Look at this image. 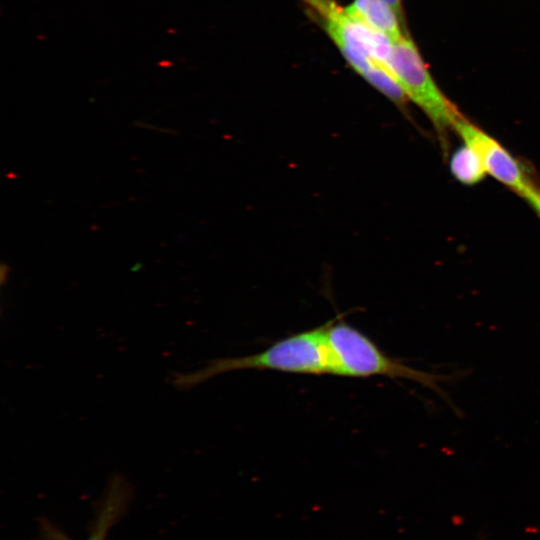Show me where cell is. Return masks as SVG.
<instances>
[{
  "instance_id": "1",
  "label": "cell",
  "mask_w": 540,
  "mask_h": 540,
  "mask_svg": "<svg viewBox=\"0 0 540 540\" xmlns=\"http://www.w3.org/2000/svg\"><path fill=\"white\" fill-rule=\"evenodd\" d=\"M328 325L290 335L255 354L213 360L200 370L175 376L173 383L189 388L221 373L247 369L334 375Z\"/></svg>"
},
{
  "instance_id": "2",
  "label": "cell",
  "mask_w": 540,
  "mask_h": 540,
  "mask_svg": "<svg viewBox=\"0 0 540 540\" xmlns=\"http://www.w3.org/2000/svg\"><path fill=\"white\" fill-rule=\"evenodd\" d=\"M319 19L325 32L350 66L371 86L401 109L407 96L393 75L371 57L380 45L382 33L350 16L335 0H302Z\"/></svg>"
},
{
  "instance_id": "3",
  "label": "cell",
  "mask_w": 540,
  "mask_h": 540,
  "mask_svg": "<svg viewBox=\"0 0 540 540\" xmlns=\"http://www.w3.org/2000/svg\"><path fill=\"white\" fill-rule=\"evenodd\" d=\"M328 341L336 376L355 378L385 376L412 380L439 390L440 377L414 369L388 356L366 334L342 318L337 317L329 321Z\"/></svg>"
},
{
  "instance_id": "4",
  "label": "cell",
  "mask_w": 540,
  "mask_h": 540,
  "mask_svg": "<svg viewBox=\"0 0 540 540\" xmlns=\"http://www.w3.org/2000/svg\"><path fill=\"white\" fill-rule=\"evenodd\" d=\"M388 69L408 99L424 111L439 133L453 128L461 114L440 91L407 34L393 42Z\"/></svg>"
},
{
  "instance_id": "5",
  "label": "cell",
  "mask_w": 540,
  "mask_h": 540,
  "mask_svg": "<svg viewBox=\"0 0 540 540\" xmlns=\"http://www.w3.org/2000/svg\"><path fill=\"white\" fill-rule=\"evenodd\" d=\"M453 128L465 144L477 152L486 172L495 179L524 199L538 189L526 176L519 162L501 144L462 115L457 118Z\"/></svg>"
},
{
  "instance_id": "6",
  "label": "cell",
  "mask_w": 540,
  "mask_h": 540,
  "mask_svg": "<svg viewBox=\"0 0 540 540\" xmlns=\"http://www.w3.org/2000/svg\"><path fill=\"white\" fill-rule=\"evenodd\" d=\"M127 492L128 488L122 479H113L88 540H105L109 528L118 519L120 512H122L127 498ZM42 531L41 540H70L49 524H46Z\"/></svg>"
},
{
  "instance_id": "7",
  "label": "cell",
  "mask_w": 540,
  "mask_h": 540,
  "mask_svg": "<svg viewBox=\"0 0 540 540\" xmlns=\"http://www.w3.org/2000/svg\"><path fill=\"white\" fill-rule=\"evenodd\" d=\"M345 9L350 16L387 35L393 41L406 34L401 27L402 20L385 0H353Z\"/></svg>"
},
{
  "instance_id": "8",
  "label": "cell",
  "mask_w": 540,
  "mask_h": 540,
  "mask_svg": "<svg viewBox=\"0 0 540 540\" xmlns=\"http://www.w3.org/2000/svg\"><path fill=\"white\" fill-rule=\"evenodd\" d=\"M450 168L455 178L467 185L479 183L486 174L479 155L467 144L454 152Z\"/></svg>"
},
{
  "instance_id": "9",
  "label": "cell",
  "mask_w": 540,
  "mask_h": 540,
  "mask_svg": "<svg viewBox=\"0 0 540 540\" xmlns=\"http://www.w3.org/2000/svg\"><path fill=\"white\" fill-rule=\"evenodd\" d=\"M526 200L536 210V212L540 215V189L538 188Z\"/></svg>"
},
{
  "instance_id": "10",
  "label": "cell",
  "mask_w": 540,
  "mask_h": 540,
  "mask_svg": "<svg viewBox=\"0 0 540 540\" xmlns=\"http://www.w3.org/2000/svg\"><path fill=\"white\" fill-rule=\"evenodd\" d=\"M385 1L395 10V12L398 14L400 19L403 21V9H402L401 0H385Z\"/></svg>"
}]
</instances>
